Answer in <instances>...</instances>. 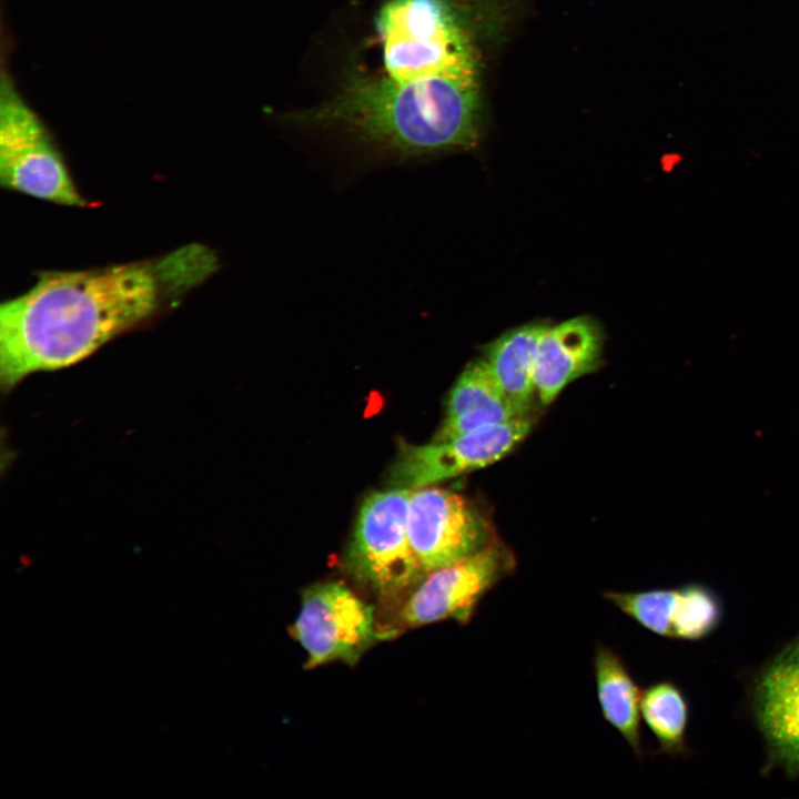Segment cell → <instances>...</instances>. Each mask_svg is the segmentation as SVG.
Segmentation results:
<instances>
[{
	"label": "cell",
	"instance_id": "obj_1",
	"mask_svg": "<svg viewBox=\"0 0 799 799\" xmlns=\"http://www.w3.org/2000/svg\"><path fill=\"white\" fill-rule=\"evenodd\" d=\"M220 269L209 246L79 271L42 272L0 305V381L9 391L32 373L90 356L114 337L175 306Z\"/></svg>",
	"mask_w": 799,
	"mask_h": 799
},
{
	"label": "cell",
	"instance_id": "obj_2",
	"mask_svg": "<svg viewBox=\"0 0 799 799\" xmlns=\"http://www.w3.org/2000/svg\"><path fill=\"white\" fill-rule=\"evenodd\" d=\"M481 71L417 85L433 84L419 94L392 88L371 73H352L327 102L289 119L301 125L342 129L400 161L467 150L481 135Z\"/></svg>",
	"mask_w": 799,
	"mask_h": 799
},
{
	"label": "cell",
	"instance_id": "obj_3",
	"mask_svg": "<svg viewBox=\"0 0 799 799\" xmlns=\"http://www.w3.org/2000/svg\"><path fill=\"white\" fill-rule=\"evenodd\" d=\"M509 18L505 0H383L374 22L382 68L415 82L482 67Z\"/></svg>",
	"mask_w": 799,
	"mask_h": 799
},
{
	"label": "cell",
	"instance_id": "obj_4",
	"mask_svg": "<svg viewBox=\"0 0 799 799\" xmlns=\"http://www.w3.org/2000/svg\"><path fill=\"white\" fill-rule=\"evenodd\" d=\"M0 184L60 205H90L47 128L6 79L0 100Z\"/></svg>",
	"mask_w": 799,
	"mask_h": 799
},
{
	"label": "cell",
	"instance_id": "obj_5",
	"mask_svg": "<svg viewBox=\"0 0 799 799\" xmlns=\"http://www.w3.org/2000/svg\"><path fill=\"white\" fill-rule=\"evenodd\" d=\"M412 489L370 494L363 502L347 550V567L364 585L384 597L414 589L427 575L408 537Z\"/></svg>",
	"mask_w": 799,
	"mask_h": 799
},
{
	"label": "cell",
	"instance_id": "obj_6",
	"mask_svg": "<svg viewBox=\"0 0 799 799\" xmlns=\"http://www.w3.org/2000/svg\"><path fill=\"white\" fill-rule=\"evenodd\" d=\"M513 553L497 539L471 556L428 573L412 589L400 610L404 627L442 620L468 624L482 600L513 574Z\"/></svg>",
	"mask_w": 799,
	"mask_h": 799
},
{
	"label": "cell",
	"instance_id": "obj_7",
	"mask_svg": "<svg viewBox=\"0 0 799 799\" xmlns=\"http://www.w3.org/2000/svg\"><path fill=\"white\" fill-rule=\"evenodd\" d=\"M291 630L307 654V668L335 660L354 665L376 640L388 636L376 629L373 606L337 581L303 591Z\"/></svg>",
	"mask_w": 799,
	"mask_h": 799
},
{
	"label": "cell",
	"instance_id": "obj_8",
	"mask_svg": "<svg viewBox=\"0 0 799 799\" xmlns=\"http://www.w3.org/2000/svg\"><path fill=\"white\" fill-rule=\"evenodd\" d=\"M407 532L426 574L459 562L496 539L476 506L456 493L429 486L412 490Z\"/></svg>",
	"mask_w": 799,
	"mask_h": 799
},
{
	"label": "cell",
	"instance_id": "obj_9",
	"mask_svg": "<svg viewBox=\"0 0 799 799\" xmlns=\"http://www.w3.org/2000/svg\"><path fill=\"white\" fill-rule=\"evenodd\" d=\"M532 426L530 416L525 415L447 441L401 444L390 483L396 488H419L482 468L508 454Z\"/></svg>",
	"mask_w": 799,
	"mask_h": 799
},
{
	"label": "cell",
	"instance_id": "obj_10",
	"mask_svg": "<svg viewBox=\"0 0 799 799\" xmlns=\"http://www.w3.org/2000/svg\"><path fill=\"white\" fill-rule=\"evenodd\" d=\"M754 714L769 762L789 777L799 775V637L761 670L754 689Z\"/></svg>",
	"mask_w": 799,
	"mask_h": 799
},
{
	"label": "cell",
	"instance_id": "obj_11",
	"mask_svg": "<svg viewBox=\"0 0 799 799\" xmlns=\"http://www.w3.org/2000/svg\"><path fill=\"white\" fill-rule=\"evenodd\" d=\"M603 346V328L591 316L580 315L548 326L539 341L534 367L540 403L550 404L570 382L594 372Z\"/></svg>",
	"mask_w": 799,
	"mask_h": 799
},
{
	"label": "cell",
	"instance_id": "obj_12",
	"mask_svg": "<svg viewBox=\"0 0 799 799\" xmlns=\"http://www.w3.org/2000/svg\"><path fill=\"white\" fill-rule=\"evenodd\" d=\"M596 697L601 716L626 741L635 757L644 756L641 740V695L623 657L597 643L593 656Z\"/></svg>",
	"mask_w": 799,
	"mask_h": 799
},
{
	"label": "cell",
	"instance_id": "obj_13",
	"mask_svg": "<svg viewBox=\"0 0 799 799\" xmlns=\"http://www.w3.org/2000/svg\"><path fill=\"white\" fill-rule=\"evenodd\" d=\"M547 327L546 322H529L505 332L484 348L483 358L504 395L526 414L536 395L535 360Z\"/></svg>",
	"mask_w": 799,
	"mask_h": 799
},
{
	"label": "cell",
	"instance_id": "obj_14",
	"mask_svg": "<svg viewBox=\"0 0 799 799\" xmlns=\"http://www.w3.org/2000/svg\"><path fill=\"white\" fill-rule=\"evenodd\" d=\"M640 710L661 752L677 756L685 751L689 709L675 682L660 680L643 689Z\"/></svg>",
	"mask_w": 799,
	"mask_h": 799
},
{
	"label": "cell",
	"instance_id": "obj_15",
	"mask_svg": "<svg viewBox=\"0 0 799 799\" xmlns=\"http://www.w3.org/2000/svg\"><path fill=\"white\" fill-rule=\"evenodd\" d=\"M603 597L644 629L676 639L684 615V588H651L636 591L608 590Z\"/></svg>",
	"mask_w": 799,
	"mask_h": 799
},
{
	"label": "cell",
	"instance_id": "obj_16",
	"mask_svg": "<svg viewBox=\"0 0 799 799\" xmlns=\"http://www.w3.org/2000/svg\"><path fill=\"white\" fill-rule=\"evenodd\" d=\"M503 404L512 403L482 357L468 364L456 380L447 398L446 416Z\"/></svg>",
	"mask_w": 799,
	"mask_h": 799
},
{
	"label": "cell",
	"instance_id": "obj_17",
	"mask_svg": "<svg viewBox=\"0 0 799 799\" xmlns=\"http://www.w3.org/2000/svg\"><path fill=\"white\" fill-rule=\"evenodd\" d=\"M525 415L527 414L523 413L513 404H503L466 412L455 416H446L436 433L434 441H447L459 435L503 424Z\"/></svg>",
	"mask_w": 799,
	"mask_h": 799
}]
</instances>
